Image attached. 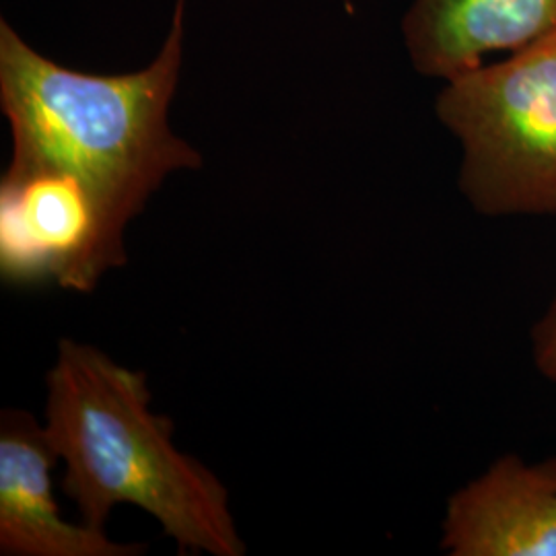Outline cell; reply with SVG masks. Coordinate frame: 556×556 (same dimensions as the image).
Segmentation results:
<instances>
[{
	"label": "cell",
	"mask_w": 556,
	"mask_h": 556,
	"mask_svg": "<svg viewBox=\"0 0 556 556\" xmlns=\"http://www.w3.org/2000/svg\"><path fill=\"white\" fill-rule=\"evenodd\" d=\"M178 0L157 59L126 75H89L41 56L0 23V108L13 155L4 174L52 172L75 179L98 215V273L126 266V229L161 184L200 167V153L172 130L184 40Z\"/></svg>",
	"instance_id": "6da1fadb"
},
{
	"label": "cell",
	"mask_w": 556,
	"mask_h": 556,
	"mask_svg": "<svg viewBox=\"0 0 556 556\" xmlns=\"http://www.w3.org/2000/svg\"><path fill=\"white\" fill-rule=\"evenodd\" d=\"M46 383L43 431L64 464L62 493L83 523L105 530L126 503L160 521L181 555H245L225 484L179 452L174 422L151 410L142 371L62 338Z\"/></svg>",
	"instance_id": "7a4b0ae2"
},
{
	"label": "cell",
	"mask_w": 556,
	"mask_h": 556,
	"mask_svg": "<svg viewBox=\"0 0 556 556\" xmlns=\"http://www.w3.org/2000/svg\"><path fill=\"white\" fill-rule=\"evenodd\" d=\"M445 83L435 110L462 142L470 206L489 219L556 217V31Z\"/></svg>",
	"instance_id": "3957f363"
},
{
	"label": "cell",
	"mask_w": 556,
	"mask_h": 556,
	"mask_svg": "<svg viewBox=\"0 0 556 556\" xmlns=\"http://www.w3.org/2000/svg\"><path fill=\"white\" fill-rule=\"evenodd\" d=\"M441 532L452 556H556V457H498L450 497Z\"/></svg>",
	"instance_id": "277c9868"
},
{
	"label": "cell",
	"mask_w": 556,
	"mask_h": 556,
	"mask_svg": "<svg viewBox=\"0 0 556 556\" xmlns=\"http://www.w3.org/2000/svg\"><path fill=\"white\" fill-rule=\"evenodd\" d=\"M60 457L43 427L21 410L0 418V555L139 556L144 544H122L105 530L60 516L52 470Z\"/></svg>",
	"instance_id": "5b68a950"
},
{
	"label": "cell",
	"mask_w": 556,
	"mask_h": 556,
	"mask_svg": "<svg viewBox=\"0 0 556 556\" xmlns=\"http://www.w3.org/2000/svg\"><path fill=\"white\" fill-rule=\"evenodd\" d=\"M556 31V0H415L404 41L418 73L450 80L491 52H516Z\"/></svg>",
	"instance_id": "8992f818"
},
{
	"label": "cell",
	"mask_w": 556,
	"mask_h": 556,
	"mask_svg": "<svg viewBox=\"0 0 556 556\" xmlns=\"http://www.w3.org/2000/svg\"><path fill=\"white\" fill-rule=\"evenodd\" d=\"M532 358L538 374L556 383V295L532 328Z\"/></svg>",
	"instance_id": "52a82bcc"
}]
</instances>
